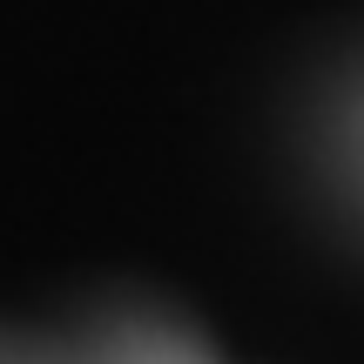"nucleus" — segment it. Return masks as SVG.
I'll return each mask as SVG.
<instances>
[]
</instances>
